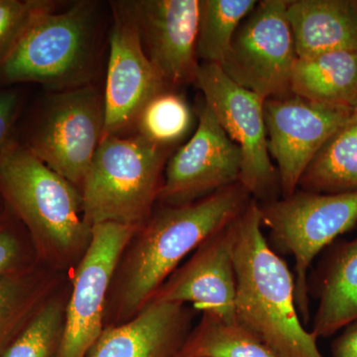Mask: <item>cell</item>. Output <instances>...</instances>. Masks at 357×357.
Returning <instances> with one entry per match:
<instances>
[{
	"label": "cell",
	"instance_id": "27",
	"mask_svg": "<svg viewBox=\"0 0 357 357\" xmlns=\"http://www.w3.org/2000/svg\"><path fill=\"white\" fill-rule=\"evenodd\" d=\"M20 107L21 98L17 91L0 89V154L14 141V128Z\"/></svg>",
	"mask_w": 357,
	"mask_h": 357
},
{
	"label": "cell",
	"instance_id": "29",
	"mask_svg": "<svg viewBox=\"0 0 357 357\" xmlns=\"http://www.w3.org/2000/svg\"><path fill=\"white\" fill-rule=\"evenodd\" d=\"M333 357H357V321L345 326L332 344Z\"/></svg>",
	"mask_w": 357,
	"mask_h": 357
},
{
	"label": "cell",
	"instance_id": "16",
	"mask_svg": "<svg viewBox=\"0 0 357 357\" xmlns=\"http://www.w3.org/2000/svg\"><path fill=\"white\" fill-rule=\"evenodd\" d=\"M192 310L150 302L132 319L107 326L86 357H175L190 335Z\"/></svg>",
	"mask_w": 357,
	"mask_h": 357
},
{
	"label": "cell",
	"instance_id": "20",
	"mask_svg": "<svg viewBox=\"0 0 357 357\" xmlns=\"http://www.w3.org/2000/svg\"><path fill=\"white\" fill-rule=\"evenodd\" d=\"M298 188L319 194L357 191V112L319 150Z\"/></svg>",
	"mask_w": 357,
	"mask_h": 357
},
{
	"label": "cell",
	"instance_id": "5",
	"mask_svg": "<svg viewBox=\"0 0 357 357\" xmlns=\"http://www.w3.org/2000/svg\"><path fill=\"white\" fill-rule=\"evenodd\" d=\"M168 154L139 135L103 137L81 190L89 229L109 222L141 229L159 199Z\"/></svg>",
	"mask_w": 357,
	"mask_h": 357
},
{
	"label": "cell",
	"instance_id": "1",
	"mask_svg": "<svg viewBox=\"0 0 357 357\" xmlns=\"http://www.w3.org/2000/svg\"><path fill=\"white\" fill-rule=\"evenodd\" d=\"M252 199L237 183L194 203L163 204L152 213L131 241L121 266L116 299L119 321L135 317L183 260L234 222Z\"/></svg>",
	"mask_w": 357,
	"mask_h": 357
},
{
	"label": "cell",
	"instance_id": "13",
	"mask_svg": "<svg viewBox=\"0 0 357 357\" xmlns=\"http://www.w3.org/2000/svg\"><path fill=\"white\" fill-rule=\"evenodd\" d=\"M109 59L103 93V137L131 126L153 96L169 88L147 57L139 30L126 1L114 4ZM102 137V138H103Z\"/></svg>",
	"mask_w": 357,
	"mask_h": 357
},
{
	"label": "cell",
	"instance_id": "23",
	"mask_svg": "<svg viewBox=\"0 0 357 357\" xmlns=\"http://www.w3.org/2000/svg\"><path fill=\"white\" fill-rule=\"evenodd\" d=\"M36 275L18 269L0 278V356L45 302Z\"/></svg>",
	"mask_w": 357,
	"mask_h": 357
},
{
	"label": "cell",
	"instance_id": "24",
	"mask_svg": "<svg viewBox=\"0 0 357 357\" xmlns=\"http://www.w3.org/2000/svg\"><path fill=\"white\" fill-rule=\"evenodd\" d=\"M192 124L194 114L189 103L171 89L153 96L135 121L137 135L164 148L184 139Z\"/></svg>",
	"mask_w": 357,
	"mask_h": 357
},
{
	"label": "cell",
	"instance_id": "10",
	"mask_svg": "<svg viewBox=\"0 0 357 357\" xmlns=\"http://www.w3.org/2000/svg\"><path fill=\"white\" fill-rule=\"evenodd\" d=\"M138 227L102 223L91 227V238L77 265L66 306L64 333L56 357H86L103 331L110 283Z\"/></svg>",
	"mask_w": 357,
	"mask_h": 357
},
{
	"label": "cell",
	"instance_id": "17",
	"mask_svg": "<svg viewBox=\"0 0 357 357\" xmlns=\"http://www.w3.org/2000/svg\"><path fill=\"white\" fill-rule=\"evenodd\" d=\"M298 58L357 52V0H288Z\"/></svg>",
	"mask_w": 357,
	"mask_h": 357
},
{
	"label": "cell",
	"instance_id": "26",
	"mask_svg": "<svg viewBox=\"0 0 357 357\" xmlns=\"http://www.w3.org/2000/svg\"><path fill=\"white\" fill-rule=\"evenodd\" d=\"M41 0H0V62L24 29Z\"/></svg>",
	"mask_w": 357,
	"mask_h": 357
},
{
	"label": "cell",
	"instance_id": "2",
	"mask_svg": "<svg viewBox=\"0 0 357 357\" xmlns=\"http://www.w3.org/2000/svg\"><path fill=\"white\" fill-rule=\"evenodd\" d=\"M262 227L259 204L252 199L234 222L236 321L278 357H325L301 318L294 274Z\"/></svg>",
	"mask_w": 357,
	"mask_h": 357
},
{
	"label": "cell",
	"instance_id": "12",
	"mask_svg": "<svg viewBox=\"0 0 357 357\" xmlns=\"http://www.w3.org/2000/svg\"><path fill=\"white\" fill-rule=\"evenodd\" d=\"M191 139L169 160L159 199L164 206H182L241 183L243 156L206 102Z\"/></svg>",
	"mask_w": 357,
	"mask_h": 357
},
{
	"label": "cell",
	"instance_id": "4",
	"mask_svg": "<svg viewBox=\"0 0 357 357\" xmlns=\"http://www.w3.org/2000/svg\"><path fill=\"white\" fill-rule=\"evenodd\" d=\"M95 2L77 1L61 13L40 1L0 62L3 84L37 83L55 91L88 84L95 60Z\"/></svg>",
	"mask_w": 357,
	"mask_h": 357
},
{
	"label": "cell",
	"instance_id": "30",
	"mask_svg": "<svg viewBox=\"0 0 357 357\" xmlns=\"http://www.w3.org/2000/svg\"><path fill=\"white\" fill-rule=\"evenodd\" d=\"M352 109H354V112H357V98L356 102L354 103V107H352Z\"/></svg>",
	"mask_w": 357,
	"mask_h": 357
},
{
	"label": "cell",
	"instance_id": "19",
	"mask_svg": "<svg viewBox=\"0 0 357 357\" xmlns=\"http://www.w3.org/2000/svg\"><path fill=\"white\" fill-rule=\"evenodd\" d=\"M291 93L312 102L352 109L357 98V52H330L298 58Z\"/></svg>",
	"mask_w": 357,
	"mask_h": 357
},
{
	"label": "cell",
	"instance_id": "8",
	"mask_svg": "<svg viewBox=\"0 0 357 357\" xmlns=\"http://www.w3.org/2000/svg\"><path fill=\"white\" fill-rule=\"evenodd\" d=\"M288 0H262L239 26L220 69L262 100L292 95L297 61L287 18Z\"/></svg>",
	"mask_w": 357,
	"mask_h": 357
},
{
	"label": "cell",
	"instance_id": "15",
	"mask_svg": "<svg viewBox=\"0 0 357 357\" xmlns=\"http://www.w3.org/2000/svg\"><path fill=\"white\" fill-rule=\"evenodd\" d=\"M234 222L197 248L150 302L191 304L203 314L236 321Z\"/></svg>",
	"mask_w": 357,
	"mask_h": 357
},
{
	"label": "cell",
	"instance_id": "3",
	"mask_svg": "<svg viewBox=\"0 0 357 357\" xmlns=\"http://www.w3.org/2000/svg\"><path fill=\"white\" fill-rule=\"evenodd\" d=\"M0 196L42 255L62 261L88 248L82 192L15 140L0 154Z\"/></svg>",
	"mask_w": 357,
	"mask_h": 357
},
{
	"label": "cell",
	"instance_id": "22",
	"mask_svg": "<svg viewBox=\"0 0 357 357\" xmlns=\"http://www.w3.org/2000/svg\"><path fill=\"white\" fill-rule=\"evenodd\" d=\"M197 57L220 66L227 57L239 26L255 8L256 0H199Z\"/></svg>",
	"mask_w": 357,
	"mask_h": 357
},
{
	"label": "cell",
	"instance_id": "6",
	"mask_svg": "<svg viewBox=\"0 0 357 357\" xmlns=\"http://www.w3.org/2000/svg\"><path fill=\"white\" fill-rule=\"evenodd\" d=\"M259 210L262 227L269 230L270 246L295 259L296 304L306 324L307 272L321 250L357 225V191L319 194L297 190L291 196L259 204Z\"/></svg>",
	"mask_w": 357,
	"mask_h": 357
},
{
	"label": "cell",
	"instance_id": "25",
	"mask_svg": "<svg viewBox=\"0 0 357 357\" xmlns=\"http://www.w3.org/2000/svg\"><path fill=\"white\" fill-rule=\"evenodd\" d=\"M66 306L45 301L0 357H56L64 333Z\"/></svg>",
	"mask_w": 357,
	"mask_h": 357
},
{
	"label": "cell",
	"instance_id": "28",
	"mask_svg": "<svg viewBox=\"0 0 357 357\" xmlns=\"http://www.w3.org/2000/svg\"><path fill=\"white\" fill-rule=\"evenodd\" d=\"M21 245L13 230L0 225V278L20 269Z\"/></svg>",
	"mask_w": 357,
	"mask_h": 357
},
{
	"label": "cell",
	"instance_id": "18",
	"mask_svg": "<svg viewBox=\"0 0 357 357\" xmlns=\"http://www.w3.org/2000/svg\"><path fill=\"white\" fill-rule=\"evenodd\" d=\"M357 321V236L335 246L319 288V306L311 332L328 337Z\"/></svg>",
	"mask_w": 357,
	"mask_h": 357
},
{
	"label": "cell",
	"instance_id": "11",
	"mask_svg": "<svg viewBox=\"0 0 357 357\" xmlns=\"http://www.w3.org/2000/svg\"><path fill=\"white\" fill-rule=\"evenodd\" d=\"M354 114L351 107L295 95L265 100L268 151L276 162L281 197L297 191L312 159Z\"/></svg>",
	"mask_w": 357,
	"mask_h": 357
},
{
	"label": "cell",
	"instance_id": "21",
	"mask_svg": "<svg viewBox=\"0 0 357 357\" xmlns=\"http://www.w3.org/2000/svg\"><path fill=\"white\" fill-rule=\"evenodd\" d=\"M175 357L278 356L236 321L203 314Z\"/></svg>",
	"mask_w": 357,
	"mask_h": 357
},
{
	"label": "cell",
	"instance_id": "14",
	"mask_svg": "<svg viewBox=\"0 0 357 357\" xmlns=\"http://www.w3.org/2000/svg\"><path fill=\"white\" fill-rule=\"evenodd\" d=\"M147 57L169 88L195 84L199 0L126 1Z\"/></svg>",
	"mask_w": 357,
	"mask_h": 357
},
{
	"label": "cell",
	"instance_id": "9",
	"mask_svg": "<svg viewBox=\"0 0 357 357\" xmlns=\"http://www.w3.org/2000/svg\"><path fill=\"white\" fill-rule=\"evenodd\" d=\"M195 84L225 132L241 149V183L259 204L280 198L278 172L268 151L264 100L243 88L220 66L199 63Z\"/></svg>",
	"mask_w": 357,
	"mask_h": 357
},
{
	"label": "cell",
	"instance_id": "7",
	"mask_svg": "<svg viewBox=\"0 0 357 357\" xmlns=\"http://www.w3.org/2000/svg\"><path fill=\"white\" fill-rule=\"evenodd\" d=\"M103 98L91 84L55 91L32 126L25 146L49 168L83 187L103 137Z\"/></svg>",
	"mask_w": 357,
	"mask_h": 357
}]
</instances>
